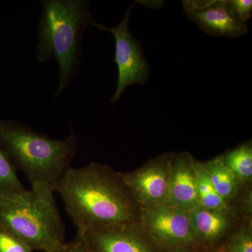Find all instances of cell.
I'll return each instance as SVG.
<instances>
[{"mask_svg": "<svg viewBox=\"0 0 252 252\" xmlns=\"http://www.w3.org/2000/svg\"><path fill=\"white\" fill-rule=\"evenodd\" d=\"M77 233L135 222L136 210L120 173L97 163L68 169L55 188Z\"/></svg>", "mask_w": 252, "mask_h": 252, "instance_id": "obj_1", "label": "cell"}, {"mask_svg": "<svg viewBox=\"0 0 252 252\" xmlns=\"http://www.w3.org/2000/svg\"><path fill=\"white\" fill-rule=\"evenodd\" d=\"M77 144L74 134L56 140L23 123L0 120V147L26 176L36 195H54L56 185L71 167Z\"/></svg>", "mask_w": 252, "mask_h": 252, "instance_id": "obj_2", "label": "cell"}, {"mask_svg": "<svg viewBox=\"0 0 252 252\" xmlns=\"http://www.w3.org/2000/svg\"><path fill=\"white\" fill-rule=\"evenodd\" d=\"M37 27L38 61L54 60L59 69L54 97L69 87L82 61V43L86 29L94 21L86 0H43Z\"/></svg>", "mask_w": 252, "mask_h": 252, "instance_id": "obj_3", "label": "cell"}, {"mask_svg": "<svg viewBox=\"0 0 252 252\" xmlns=\"http://www.w3.org/2000/svg\"><path fill=\"white\" fill-rule=\"evenodd\" d=\"M0 226L32 251L57 252L65 243V226L54 195L41 196L29 190L20 198L0 202Z\"/></svg>", "mask_w": 252, "mask_h": 252, "instance_id": "obj_4", "label": "cell"}, {"mask_svg": "<svg viewBox=\"0 0 252 252\" xmlns=\"http://www.w3.org/2000/svg\"><path fill=\"white\" fill-rule=\"evenodd\" d=\"M136 4L132 3L127 9L122 22L114 27H107L95 21L92 26L102 31L109 32L114 36L115 54L114 62L117 67L118 79L115 91L110 98L112 103H117L122 98L127 88L135 84L142 85L148 80L150 67L144 54L142 44L131 34L129 23L132 9Z\"/></svg>", "mask_w": 252, "mask_h": 252, "instance_id": "obj_5", "label": "cell"}, {"mask_svg": "<svg viewBox=\"0 0 252 252\" xmlns=\"http://www.w3.org/2000/svg\"><path fill=\"white\" fill-rule=\"evenodd\" d=\"M182 6L189 19L207 34L236 38L248 32V23L236 17L228 0H185Z\"/></svg>", "mask_w": 252, "mask_h": 252, "instance_id": "obj_6", "label": "cell"}, {"mask_svg": "<svg viewBox=\"0 0 252 252\" xmlns=\"http://www.w3.org/2000/svg\"><path fill=\"white\" fill-rule=\"evenodd\" d=\"M171 155L162 156L128 173H120L126 188L144 208L167 205Z\"/></svg>", "mask_w": 252, "mask_h": 252, "instance_id": "obj_7", "label": "cell"}, {"mask_svg": "<svg viewBox=\"0 0 252 252\" xmlns=\"http://www.w3.org/2000/svg\"><path fill=\"white\" fill-rule=\"evenodd\" d=\"M142 223L151 236L168 246L185 248L195 243L189 213L167 205L144 208Z\"/></svg>", "mask_w": 252, "mask_h": 252, "instance_id": "obj_8", "label": "cell"}, {"mask_svg": "<svg viewBox=\"0 0 252 252\" xmlns=\"http://www.w3.org/2000/svg\"><path fill=\"white\" fill-rule=\"evenodd\" d=\"M194 160L189 152L172 154L169 171L167 205L185 212L200 206Z\"/></svg>", "mask_w": 252, "mask_h": 252, "instance_id": "obj_9", "label": "cell"}, {"mask_svg": "<svg viewBox=\"0 0 252 252\" xmlns=\"http://www.w3.org/2000/svg\"><path fill=\"white\" fill-rule=\"evenodd\" d=\"M135 228L126 223L77 233L90 252H152Z\"/></svg>", "mask_w": 252, "mask_h": 252, "instance_id": "obj_10", "label": "cell"}, {"mask_svg": "<svg viewBox=\"0 0 252 252\" xmlns=\"http://www.w3.org/2000/svg\"><path fill=\"white\" fill-rule=\"evenodd\" d=\"M188 213L195 240L210 243L220 238L228 229L229 223L225 212L200 205Z\"/></svg>", "mask_w": 252, "mask_h": 252, "instance_id": "obj_11", "label": "cell"}, {"mask_svg": "<svg viewBox=\"0 0 252 252\" xmlns=\"http://www.w3.org/2000/svg\"><path fill=\"white\" fill-rule=\"evenodd\" d=\"M203 163L212 185L225 203L234 198L238 192L240 182L233 172L223 163L220 157L215 158Z\"/></svg>", "mask_w": 252, "mask_h": 252, "instance_id": "obj_12", "label": "cell"}, {"mask_svg": "<svg viewBox=\"0 0 252 252\" xmlns=\"http://www.w3.org/2000/svg\"><path fill=\"white\" fill-rule=\"evenodd\" d=\"M28 190L20 180L9 156L0 147V202L20 198Z\"/></svg>", "mask_w": 252, "mask_h": 252, "instance_id": "obj_13", "label": "cell"}, {"mask_svg": "<svg viewBox=\"0 0 252 252\" xmlns=\"http://www.w3.org/2000/svg\"><path fill=\"white\" fill-rule=\"evenodd\" d=\"M222 161L233 172L240 183L249 182L252 177V147L251 142L238 147L220 156Z\"/></svg>", "mask_w": 252, "mask_h": 252, "instance_id": "obj_14", "label": "cell"}, {"mask_svg": "<svg viewBox=\"0 0 252 252\" xmlns=\"http://www.w3.org/2000/svg\"><path fill=\"white\" fill-rule=\"evenodd\" d=\"M194 168L196 178L197 192L200 205L210 210L226 212L228 210L227 203L217 193L205 171L203 162H199L195 159Z\"/></svg>", "mask_w": 252, "mask_h": 252, "instance_id": "obj_15", "label": "cell"}, {"mask_svg": "<svg viewBox=\"0 0 252 252\" xmlns=\"http://www.w3.org/2000/svg\"><path fill=\"white\" fill-rule=\"evenodd\" d=\"M32 252V250L17 236L0 226V252Z\"/></svg>", "mask_w": 252, "mask_h": 252, "instance_id": "obj_16", "label": "cell"}, {"mask_svg": "<svg viewBox=\"0 0 252 252\" xmlns=\"http://www.w3.org/2000/svg\"><path fill=\"white\" fill-rule=\"evenodd\" d=\"M228 252H252V235L250 229L235 233L228 244Z\"/></svg>", "mask_w": 252, "mask_h": 252, "instance_id": "obj_17", "label": "cell"}, {"mask_svg": "<svg viewBox=\"0 0 252 252\" xmlns=\"http://www.w3.org/2000/svg\"><path fill=\"white\" fill-rule=\"evenodd\" d=\"M228 2L236 17L248 23L252 16V0H228Z\"/></svg>", "mask_w": 252, "mask_h": 252, "instance_id": "obj_18", "label": "cell"}, {"mask_svg": "<svg viewBox=\"0 0 252 252\" xmlns=\"http://www.w3.org/2000/svg\"><path fill=\"white\" fill-rule=\"evenodd\" d=\"M57 252H90L84 240L79 234L68 243H64Z\"/></svg>", "mask_w": 252, "mask_h": 252, "instance_id": "obj_19", "label": "cell"}, {"mask_svg": "<svg viewBox=\"0 0 252 252\" xmlns=\"http://www.w3.org/2000/svg\"><path fill=\"white\" fill-rule=\"evenodd\" d=\"M172 252H194L193 251H191V250H189L187 248H177L176 249L175 251Z\"/></svg>", "mask_w": 252, "mask_h": 252, "instance_id": "obj_20", "label": "cell"}]
</instances>
